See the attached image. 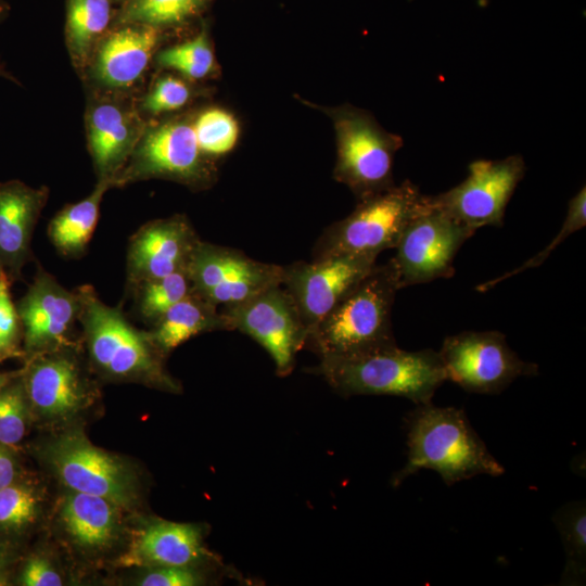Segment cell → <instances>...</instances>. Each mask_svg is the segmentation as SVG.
<instances>
[{
  "mask_svg": "<svg viewBox=\"0 0 586 586\" xmlns=\"http://www.w3.org/2000/svg\"><path fill=\"white\" fill-rule=\"evenodd\" d=\"M192 125L198 145L207 158L230 152L240 133V127L234 116L219 107L203 111Z\"/></svg>",
  "mask_w": 586,
  "mask_h": 586,
  "instance_id": "obj_31",
  "label": "cell"
},
{
  "mask_svg": "<svg viewBox=\"0 0 586 586\" xmlns=\"http://www.w3.org/2000/svg\"><path fill=\"white\" fill-rule=\"evenodd\" d=\"M11 285L0 273V364L10 358H24L23 327L11 297Z\"/></svg>",
  "mask_w": 586,
  "mask_h": 586,
  "instance_id": "obj_34",
  "label": "cell"
},
{
  "mask_svg": "<svg viewBox=\"0 0 586 586\" xmlns=\"http://www.w3.org/2000/svg\"><path fill=\"white\" fill-rule=\"evenodd\" d=\"M429 203L409 180L360 200L344 219L331 225L314 247V258L374 254L395 249L405 228Z\"/></svg>",
  "mask_w": 586,
  "mask_h": 586,
  "instance_id": "obj_5",
  "label": "cell"
},
{
  "mask_svg": "<svg viewBox=\"0 0 586 586\" xmlns=\"http://www.w3.org/2000/svg\"><path fill=\"white\" fill-rule=\"evenodd\" d=\"M189 218L174 215L143 224L130 238L126 253L127 286L187 268L200 242Z\"/></svg>",
  "mask_w": 586,
  "mask_h": 586,
  "instance_id": "obj_17",
  "label": "cell"
},
{
  "mask_svg": "<svg viewBox=\"0 0 586 586\" xmlns=\"http://www.w3.org/2000/svg\"><path fill=\"white\" fill-rule=\"evenodd\" d=\"M151 178L174 180L200 188L214 178V167L196 142L193 125L169 120L144 130L113 187Z\"/></svg>",
  "mask_w": 586,
  "mask_h": 586,
  "instance_id": "obj_9",
  "label": "cell"
},
{
  "mask_svg": "<svg viewBox=\"0 0 586 586\" xmlns=\"http://www.w3.org/2000/svg\"><path fill=\"white\" fill-rule=\"evenodd\" d=\"M21 373L0 390V443L15 451L26 435L30 419Z\"/></svg>",
  "mask_w": 586,
  "mask_h": 586,
  "instance_id": "obj_32",
  "label": "cell"
},
{
  "mask_svg": "<svg viewBox=\"0 0 586 586\" xmlns=\"http://www.w3.org/2000/svg\"><path fill=\"white\" fill-rule=\"evenodd\" d=\"M220 309L229 330H239L264 347L279 375H288L293 370L296 355L306 344L307 329L282 284Z\"/></svg>",
  "mask_w": 586,
  "mask_h": 586,
  "instance_id": "obj_11",
  "label": "cell"
},
{
  "mask_svg": "<svg viewBox=\"0 0 586 586\" xmlns=\"http://www.w3.org/2000/svg\"><path fill=\"white\" fill-rule=\"evenodd\" d=\"M209 558L199 525L158 520L137 532L119 563L148 568L200 566Z\"/></svg>",
  "mask_w": 586,
  "mask_h": 586,
  "instance_id": "obj_20",
  "label": "cell"
},
{
  "mask_svg": "<svg viewBox=\"0 0 586 586\" xmlns=\"http://www.w3.org/2000/svg\"><path fill=\"white\" fill-rule=\"evenodd\" d=\"M0 76L1 77H7L9 79H13V77L10 75V73L7 72L4 65L1 64V63H0Z\"/></svg>",
  "mask_w": 586,
  "mask_h": 586,
  "instance_id": "obj_42",
  "label": "cell"
},
{
  "mask_svg": "<svg viewBox=\"0 0 586 586\" xmlns=\"http://www.w3.org/2000/svg\"><path fill=\"white\" fill-rule=\"evenodd\" d=\"M41 451L72 492L97 495L122 508L138 501L133 471L118 457L91 444L82 432H66L46 444Z\"/></svg>",
  "mask_w": 586,
  "mask_h": 586,
  "instance_id": "obj_7",
  "label": "cell"
},
{
  "mask_svg": "<svg viewBox=\"0 0 586 586\" xmlns=\"http://www.w3.org/2000/svg\"><path fill=\"white\" fill-rule=\"evenodd\" d=\"M17 582L23 586H60L63 584L61 575L50 562L39 556L29 557L22 564Z\"/></svg>",
  "mask_w": 586,
  "mask_h": 586,
  "instance_id": "obj_37",
  "label": "cell"
},
{
  "mask_svg": "<svg viewBox=\"0 0 586 586\" xmlns=\"http://www.w3.org/2000/svg\"><path fill=\"white\" fill-rule=\"evenodd\" d=\"M111 0H67L66 44L73 63L84 67L112 20Z\"/></svg>",
  "mask_w": 586,
  "mask_h": 586,
  "instance_id": "obj_25",
  "label": "cell"
},
{
  "mask_svg": "<svg viewBox=\"0 0 586 586\" xmlns=\"http://www.w3.org/2000/svg\"><path fill=\"white\" fill-rule=\"evenodd\" d=\"M41 504V491L24 476L0 488V544L13 547L36 523Z\"/></svg>",
  "mask_w": 586,
  "mask_h": 586,
  "instance_id": "obj_26",
  "label": "cell"
},
{
  "mask_svg": "<svg viewBox=\"0 0 586 586\" xmlns=\"http://www.w3.org/2000/svg\"><path fill=\"white\" fill-rule=\"evenodd\" d=\"M399 289L392 258L375 264L313 328L305 346L324 359L395 345L392 308Z\"/></svg>",
  "mask_w": 586,
  "mask_h": 586,
  "instance_id": "obj_2",
  "label": "cell"
},
{
  "mask_svg": "<svg viewBox=\"0 0 586 586\" xmlns=\"http://www.w3.org/2000/svg\"><path fill=\"white\" fill-rule=\"evenodd\" d=\"M377 257L374 254H339L283 266L281 284L292 296L307 335L372 269Z\"/></svg>",
  "mask_w": 586,
  "mask_h": 586,
  "instance_id": "obj_15",
  "label": "cell"
},
{
  "mask_svg": "<svg viewBox=\"0 0 586 586\" xmlns=\"http://www.w3.org/2000/svg\"><path fill=\"white\" fill-rule=\"evenodd\" d=\"M78 347L64 346L25 359L21 378L30 417L64 421L93 400L97 390L77 358Z\"/></svg>",
  "mask_w": 586,
  "mask_h": 586,
  "instance_id": "obj_14",
  "label": "cell"
},
{
  "mask_svg": "<svg viewBox=\"0 0 586 586\" xmlns=\"http://www.w3.org/2000/svg\"><path fill=\"white\" fill-rule=\"evenodd\" d=\"M475 230L429 203L405 228L392 257L400 289L454 275V259Z\"/></svg>",
  "mask_w": 586,
  "mask_h": 586,
  "instance_id": "obj_10",
  "label": "cell"
},
{
  "mask_svg": "<svg viewBox=\"0 0 586 586\" xmlns=\"http://www.w3.org/2000/svg\"><path fill=\"white\" fill-rule=\"evenodd\" d=\"M187 272L193 291L222 308L281 284L283 266L263 263L237 249L200 240Z\"/></svg>",
  "mask_w": 586,
  "mask_h": 586,
  "instance_id": "obj_12",
  "label": "cell"
},
{
  "mask_svg": "<svg viewBox=\"0 0 586 586\" xmlns=\"http://www.w3.org/2000/svg\"><path fill=\"white\" fill-rule=\"evenodd\" d=\"M86 128L95 173L113 187L145 130L143 120L122 103L100 101L89 107Z\"/></svg>",
  "mask_w": 586,
  "mask_h": 586,
  "instance_id": "obj_19",
  "label": "cell"
},
{
  "mask_svg": "<svg viewBox=\"0 0 586 586\" xmlns=\"http://www.w3.org/2000/svg\"><path fill=\"white\" fill-rule=\"evenodd\" d=\"M112 182L99 179L93 191L84 200L67 204L50 220L47 234L55 250L65 258L85 255L100 216V206Z\"/></svg>",
  "mask_w": 586,
  "mask_h": 586,
  "instance_id": "obj_24",
  "label": "cell"
},
{
  "mask_svg": "<svg viewBox=\"0 0 586 586\" xmlns=\"http://www.w3.org/2000/svg\"><path fill=\"white\" fill-rule=\"evenodd\" d=\"M407 462L392 479L394 487L422 469L436 471L448 486L475 475L505 472L464 411L455 407L417 405L407 418Z\"/></svg>",
  "mask_w": 586,
  "mask_h": 586,
  "instance_id": "obj_1",
  "label": "cell"
},
{
  "mask_svg": "<svg viewBox=\"0 0 586 586\" xmlns=\"http://www.w3.org/2000/svg\"><path fill=\"white\" fill-rule=\"evenodd\" d=\"M156 61L160 66L174 69L192 80L205 78L215 66L214 52L205 30L161 51Z\"/></svg>",
  "mask_w": 586,
  "mask_h": 586,
  "instance_id": "obj_30",
  "label": "cell"
},
{
  "mask_svg": "<svg viewBox=\"0 0 586 586\" xmlns=\"http://www.w3.org/2000/svg\"><path fill=\"white\" fill-rule=\"evenodd\" d=\"M49 199V188H34L21 180L0 182V273L11 284L22 279L25 265L34 259L35 226Z\"/></svg>",
  "mask_w": 586,
  "mask_h": 586,
  "instance_id": "obj_18",
  "label": "cell"
},
{
  "mask_svg": "<svg viewBox=\"0 0 586 586\" xmlns=\"http://www.w3.org/2000/svg\"><path fill=\"white\" fill-rule=\"evenodd\" d=\"M21 373V370L0 372V390L8 384L12 379L17 377Z\"/></svg>",
  "mask_w": 586,
  "mask_h": 586,
  "instance_id": "obj_40",
  "label": "cell"
},
{
  "mask_svg": "<svg viewBox=\"0 0 586 586\" xmlns=\"http://www.w3.org/2000/svg\"><path fill=\"white\" fill-rule=\"evenodd\" d=\"M207 0H126L117 22L141 24L161 29L180 25L203 11Z\"/></svg>",
  "mask_w": 586,
  "mask_h": 586,
  "instance_id": "obj_29",
  "label": "cell"
},
{
  "mask_svg": "<svg viewBox=\"0 0 586 586\" xmlns=\"http://www.w3.org/2000/svg\"><path fill=\"white\" fill-rule=\"evenodd\" d=\"M137 313L154 324L169 308L193 292L187 268L170 275L139 282L131 288Z\"/></svg>",
  "mask_w": 586,
  "mask_h": 586,
  "instance_id": "obj_28",
  "label": "cell"
},
{
  "mask_svg": "<svg viewBox=\"0 0 586 586\" xmlns=\"http://www.w3.org/2000/svg\"><path fill=\"white\" fill-rule=\"evenodd\" d=\"M521 155L504 160H477L469 165L468 177L458 186L430 196L433 206L458 222L477 230L501 227L506 206L525 174Z\"/></svg>",
  "mask_w": 586,
  "mask_h": 586,
  "instance_id": "obj_13",
  "label": "cell"
},
{
  "mask_svg": "<svg viewBox=\"0 0 586 586\" xmlns=\"http://www.w3.org/2000/svg\"><path fill=\"white\" fill-rule=\"evenodd\" d=\"M10 5L4 0H0V22L9 14Z\"/></svg>",
  "mask_w": 586,
  "mask_h": 586,
  "instance_id": "obj_41",
  "label": "cell"
},
{
  "mask_svg": "<svg viewBox=\"0 0 586 586\" xmlns=\"http://www.w3.org/2000/svg\"><path fill=\"white\" fill-rule=\"evenodd\" d=\"M217 330H229L221 309L193 291L152 324L149 334L165 356L191 337Z\"/></svg>",
  "mask_w": 586,
  "mask_h": 586,
  "instance_id": "obj_23",
  "label": "cell"
},
{
  "mask_svg": "<svg viewBox=\"0 0 586 586\" xmlns=\"http://www.w3.org/2000/svg\"><path fill=\"white\" fill-rule=\"evenodd\" d=\"M14 548L0 544V586L10 584L11 565L14 562Z\"/></svg>",
  "mask_w": 586,
  "mask_h": 586,
  "instance_id": "obj_39",
  "label": "cell"
},
{
  "mask_svg": "<svg viewBox=\"0 0 586 586\" xmlns=\"http://www.w3.org/2000/svg\"><path fill=\"white\" fill-rule=\"evenodd\" d=\"M586 225V189L583 187L570 201L568 204V212L565 219L561 226V229L557 235L551 240L548 246L544 247L543 251L524 262L519 267L514 268L511 271L506 272L495 279H492L487 282H484L476 286V290L480 292H485L493 289L495 285L499 284L501 281L517 276L525 270L536 268L540 266L549 255L562 243L565 239L576 232L577 230L584 228Z\"/></svg>",
  "mask_w": 586,
  "mask_h": 586,
  "instance_id": "obj_33",
  "label": "cell"
},
{
  "mask_svg": "<svg viewBox=\"0 0 586 586\" xmlns=\"http://www.w3.org/2000/svg\"><path fill=\"white\" fill-rule=\"evenodd\" d=\"M313 371L340 395H394L416 405L431 403L447 381L438 355L433 349L404 351L390 345L339 358L320 359Z\"/></svg>",
  "mask_w": 586,
  "mask_h": 586,
  "instance_id": "obj_4",
  "label": "cell"
},
{
  "mask_svg": "<svg viewBox=\"0 0 586 586\" xmlns=\"http://www.w3.org/2000/svg\"><path fill=\"white\" fill-rule=\"evenodd\" d=\"M337 157L334 177L364 200L394 186L393 163L399 136L385 131L367 112L343 106L332 113Z\"/></svg>",
  "mask_w": 586,
  "mask_h": 586,
  "instance_id": "obj_6",
  "label": "cell"
},
{
  "mask_svg": "<svg viewBox=\"0 0 586 586\" xmlns=\"http://www.w3.org/2000/svg\"><path fill=\"white\" fill-rule=\"evenodd\" d=\"M199 566H156L138 581L141 586H196L205 583Z\"/></svg>",
  "mask_w": 586,
  "mask_h": 586,
  "instance_id": "obj_36",
  "label": "cell"
},
{
  "mask_svg": "<svg viewBox=\"0 0 586 586\" xmlns=\"http://www.w3.org/2000/svg\"><path fill=\"white\" fill-rule=\"evenodd\" d=\"M565 552V565L561 582L564 585H581L586 575V506L585 501H573L561 506L553 514Z\"/></svg>",
  "mask_w": 586,
  "mask_h": 586,
  "instance_id": "obj_27",
  "label": "cell"
},
{
  "mask_svg": "<svg viewBox=\"0 0 586 586\" xmlns=\"http://www.w3.org/2000/svg\"><path fill=\"white\" fill-rule=\"evenodd\" d=\"M23 327L24 359L64 346L80 345L76 336L80 300L40 265L31 284L16 303Z\"/></svg>",
  "mask_w": 586,
  "mask_h": 586,
  "instance_id": "obj_16",
  "label": "cell"
},
{
  "mask_svg": "<svg viewBox=\"0 0 586 586\" xmlns=\"http://www.w3.org/2000/svg\"><path fill=\"white\" fill-rule=\"evenodd\" d=\"M438 355L446 379L470 393L498 394L517 378L538 374V366L522 360L498 331L447 336Z\"/></svg>",
  "mask_w": 586,
  "mask_h": 586,
  "instance_id": "obj_8",
  "label": "cell"
},
{
  "mask_svg": "<svg viewBox=\"0 0 586 586\" xmlns=\"http://www.w3.org/2000/svg\"><path fill=\"white\" fill-rule=\"evenodd\" d=\"M23 476L16 451L0 443V488Z\"/></svg>",
  "mask_w": 586,
  "mask_h": 586,
  "instance_id": "obj_38",
  "label": "cell"
},
{
  "mask_svg": "<svg viewBox=\"0 0 586 586\" xmlns=\"http://www.w3.org/2000/svg\"><path fill=\"white\" fill-rule=\"evenodd\" d=\"M117 508L106 498L71 492L62 501L60 520L76 546L86 551H102L117 538Z\"/></svg>",
  "mask_w": 586,
  "mask_h": 586,
  "instance_id": "obj_22",
  "label": "cell"
},
{
  "mask_svg": "<svg viewBox=\"0 0 586 586\" xmlns=\"http://www.w3.org/2000/svg\"><path fill=\"white\" fill-rule=\"evenodd\" d=\"M76 289L80 300V341L100 374L168 391L179 390L178 383L164 369V355L149 331L136 328L122 307L105 304L92 285Z\"/></svg>",
  "mask_w": 586,
  "mask_h": 586,
  "instance_id": "obj_3",
  "label": "cell"
},
{
  "mask_svg": "<svg viewBox=\"0 0 586 586\" xmlns=\"http://www.w3.org/2000/svg\"><path fill=\"white\" fill-rule=\"evenodd\" d=\"M191 97L189 86L180 78H160L143 100L142 109L151 114L170 112L184 106Z\"/></svg>",
  "mask_w": 586,
  "mask_h": 586,
  "instance_id": "obj_35",
  "label": "cell"
},
{
  "mask_svg": "<svg viewBox=\"0 0 586 586\" xmlns=\"http://www.w3.org/2000/svg\"><path fill=\"white\" fill-rule=\"evenodd\" d=\"M160 41V29L141 24H123L105 34L97 44L94 74L101 84L126 88L145 71Z\"/></svg>",
  "mask_w": 586,
  "mask_h": 586,
  "instance_id": "obj_21",
  "label": "cell"
}]
</instances>
